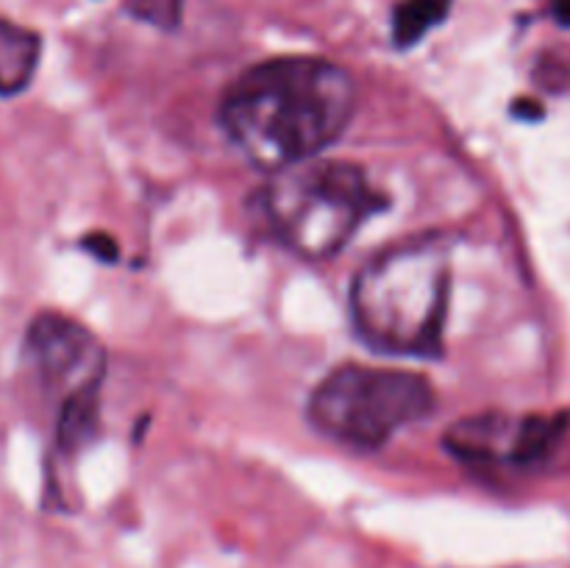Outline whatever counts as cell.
Returning <instances> with one entry per match:
<instances>
[{"label":"cell","instance_id":"obj_1","mask_svg":"<svg viewBox=\"0 0 570 568\" xmlns=\"http://www.w3.org/2000/svg\"><path fill=\"white\" fill-rule=\"evenodd\" d=\"M356 109V81L317 56H278L239 72L217 117L234 148L262 173L315 159L337 143Z\"/></svg>","mask_w":570,"mask_h":568},{"label":"cell","instance_id":"obj_2","mask_svg":"<svg viewBox=\"0 0 570 568\" xmlns=\"http://www.w3.org/2000/svg\"><path fill=\"white\" fill-rule=\"evenodd\" d=\"M451 304V245L440 234L387 245L356 271L348 293L354 332L393 356H443Z\"/></svg>","mask_w":570,"mask_h":568},{"label":"cell","instance_id":"obj_3","mask_svg":"<svg viewBox=\"0 0 570 568\" xmlns=\"http://www.w3.org/2000/svg\"><path fill=\"white\" fill-rule=\"evenodd\" d=\"M387 198L348 159L298 161L271 173L262 189V215L273 237L306 262L337 256L362 223L382 212Z\"/></svg>","mask_w":570,"mask_h":568},{"label":"cell","instance_id":"obj_4","mask_svg":"<svg viewBox=\"0 0 570 568\" xmlns=\"http://www.w3.org/2000/svg\"><path fill=\"white\" fill-rule=\"evenodd\" d=\"M434 410L438 390L421 373L345 362L312 390L306 418L337 443L382 449L401 429L426 421Z\"/></svg>","mask_w":570,"mask_h":568},{"label":"cell","instance_id":"obj_5","mask_svg":"<svg viewBox=\"0 0 570 568\" xmlns=\"http://www.w3.org/2000/svg\"><path fill=\"white\" fill-rule=\"evenodd\" d=\"M22 356L45 395L56 404L87 388H104L106 349L76 317L45 310L28 323Z\"/></svg>","mask_w":570,"mask_h":568},{"label":"cell","instance_id":"obj_6","mask_svg":"<svg viewBox=\"0 0 570 568\" xmlns=\"http://www.w3.org/2000/svg\"><path fill=\"white\" fill-rule=\"evenodd\" d=\"M42 59V37L37 31L0 17V98H14L31 87Z\"/></svg>","mask_w":570,"mask_h":568},{"label":"cell","instance_id":"obj_7","mask_svg":"<svg viewBox=\"0 0 570 568\" xmlns=\"http://www.w3.org/2000/svg\"><path fill=\"white\" fill-rule=\"evenodd\" d=\"M100 388L78 390L56 404V445L67 454H76L92 443L100 432Z\"/></svg>","mask_w":570,"mask_h":568},{"label":"cell","instance_id":"obj_8","mask_svg":"<svg viewBox=\"0 0 570 568\" xmlns=\"http://www.w3.org/2000/svg\"><path fill=\"white\" fill-rule=\"evenodd\" d=\"M566 429H568L566 412H560V415L523 418L510 440L507 460L515 462V466H532V462L546 460V457L557 449V443L562 440Z\"/></svg>","mask_w":570,"mask_h":568},{"label":"cell","instance_id":"obj_9","mask_svg":"<svg viewBox=\"0 0 570 568\" xmlns=\"http://www.w3.org/2000/svg\"><path fill=\"white\" fill-rule=\"evenodd\" d=\"M451 3L454 0H401L393 11L395 48L406 50L423 42V37L449 17Z\"/></svg>","mask_w":570,"mask_h":568},{"label":"cell","instance_id":"obj_10","mask_svg":"<svg viewBox=\"0 0 570 568\" xmlns=\"http://www.w3.org/2000/svg\"><path fill=\"white\" fill-rule=\"evenodd\" d=\"M128 11L137 20L170 31V28H176L181 22L184 0H128Z\"/></svg>","mask_w":570,"mask_h":568},{"label":"cell","instance_id":"obj_11","mask_svg":"<svg viewBox=\"0 0 570 568\" xmlns=\"http://www.w3.org/2000/svg\"><path fill=\"white\" fill-rule=\"evenodd\" d=\"M81 248H87L89 254L98 262H104V265H115V262L120 259V245H117V239L106 232L83 234Z\"/></svg>","mask_w":570,"mask_h":568},{"label":"cell","instance_id":"obj_12","mask_svg":"<svg viewBox=\"0 0 570 568\" xmlns=\"http://www.w3.org/2000/svg\"><path fill=\"white\" fill-rule=\"evenodd\" d=\"M512 115L518 117V120H527V123H538L543 120L546 111L543 106L538 104V100H529V98H518L515 104H512Z\"/></svg>","mask_w":570,"mask_h":568},{"label":"cell","instance_id":"obj_13","mask_svg":"<svg viewBox=\"0 0 570 568\" xmlns=\"http://www.w3.org/2000/svg\"><path fill=\"white\" fill-rule=\"evenodd\" d=\"M551 11H554V20L560 26L570 28V0H551Z\"/></svg>","mask_w":570,"mask_h":568}]
</instances>
